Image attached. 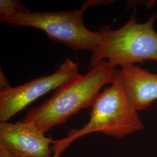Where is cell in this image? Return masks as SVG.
<instances>
[{"mask_svg":"<svg viewBox=\"0 0 157 157\" xmlns=\"http://www.w3.org/2000/svg\"><path fill=\"white\" fill-rule=\"evenodd\" d=\"M138 112L115 76L111 86L96 99L89 122L81 129L70 130L65 138L54 141V154L60 155L74 141L93 133L122 139L140 131L144 129V124Z\"/></svg>","mask_w":157,"mask_h":157,"instance_id":"2","label":"cell"},{"mask_svg":"<svg viewBox=\"0 0 157 157\" xmlns=\"http://www.w3.org/2000/svg\"><path fill=\"white\" fill-rule=\"evenodd\" d=\"M154 13L144 23L137 22L135 13L120 28L102 26L101 40L91 52L88 69L107 59L115 67L133 65L147 60L157 62V33Z\"/></svg>","mask_w":157,"mask_h":157,"instance_id":"3","label":"cell"},{"mask_svg":"<svg viewBox=\"0 0 157 157\" xmlns=\"http://www.w3.org/2000/svg\"><path fill=\"white\" fill-rule=\"evenodd\" d=\"M60 155H58V154H54L53 157H59Z\"/></svg>","mask_w":157,"mask_h":157,"instance_id":"11","label":"cell"},{"mask_svg":"<svg viewBox=\"0 0 157 157\" xmlns=\"http://www.w3.org/2000/svg\"><path fill=\"white\" fill-rule=\"evenodd\" d=\"M79 75L78 63L67 58L51 75L1 91L0 122H7L40 97L69 83Z\"/></svg>","mask_w":157,"mask_h":157,"instance_id":"5","label":"cell"},{"mask_svg":"<svg viewBox=\"0 0 157 157\" xmlns=\"http://www.w3.org/2000/svg\"><path fill=\"white\" fill-rule=\"evenodd\" d=\"M10 83L6 78V75L2 71V69L0 70V91L6 90L11 87Z\"/></svg>","mask_w":157,"mask_h":157,"instance_id":"9","label":"cell"},{"mask_svg":"<svg viewBox=\"0 0 157 157\" xmlns=\"http://www.w3.org/2000/svg\"><path fill=\"white\" fill-rule=\"evenodd\" d=\"M27 10L22 2L18 0L0 1V19L16 15L18 12Z\"/></svg>","mask_w":157,"mask_h":157,"instance_id":"8","label":"cell"},{"mask_svg":"<svg viewBox=\"0 0 157 157\" xmlns=\"http://www.w3.org/2000/svg\"><path fill=\"white\" fill-rule=\"evenodd\" d=\"M33 124L22 120L15 124L0 122V147L28 157H53L54 141Z\"/></svg>","mask_w":157,"mask_h":157,"instance_id":"6","label":"cell"},{"mask_svg":"<svg viewBox=\"0 0 157 157\" xmlns=\"http://www.w3.org/2000/svg\"><path fill=\"white\" fill-rule=\"evenodd\" d=\"M91 6H93L91 1H87L81 8L71 11L31 12L26 10L0 21L14 26L38 29L44 31L50 39L72 50L92 52L101 40L102 30L101 28L93 32L84 25L83 14Z\"/></svg>","mask_w":157,"mask_h":157,"instance_id":"4","label":"cell"},{"mask_svg":"<svg viewBox=\"0 0 157 157\" xmlns=\"http://www.w3.org/2000/svg\"><path fill=\"white\" fill-rule=\"evenodd\" d=\"M117 69L116 77L138 111L157 100V74L135 65Z\"/></svg>","mask_w":157,"mask_h":157,"instance_id":"7","label":"cell"},{"mask_svg":"<svg viewBox=\"0 0 157 157\" xmlns=\"http://www.w3.org/2000/svg\"><path fill=\"white\" fill-rule=\"evenodd\" d=\"M117 68L103 60L84 75L57 89L50 98L32 108L23 121L30 122L45 134L64 124L80 111L92 107L101 88L114 80Z\"/></svg>","mask_w":157,"mask_h":157,"instance_id":"1","label":"cell"},{"mask_svg":"<svg viewBox=\"0 0 157 157\" xmlns=\"http://www.w3.org/2000/svg\"><path fill=\"white\" fill-rule=\"evenodd\" d=\"M0 157H28L10 151L4 147H0Z\"/></svg>","mask_w":157,"mask_h":157,"instance_id":"10","label":"cell"}]
</instances>
